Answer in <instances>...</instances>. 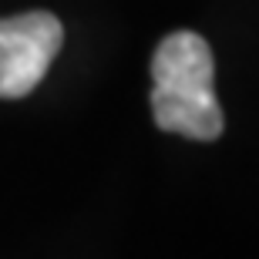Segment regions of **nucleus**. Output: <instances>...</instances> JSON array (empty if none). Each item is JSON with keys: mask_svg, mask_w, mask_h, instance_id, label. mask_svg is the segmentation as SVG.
Masks as SVG:
<instances>
[{"mask_svg": "<svg viewBox=\"0 0 259 259\" xmlns=\"http://www.w3.org/2000/svg\"><path fill=\"white\" fill-rule=\"evenodd\" d=\"M64 27L48 10L0 20V98H27L54 64Z\"/></svg>", "mask_w": 259, "mask_h": 259, "instance_id": "f03ea898", "label": "nucleus"}, {"mask_svg": "<svg viewBox=\"0 0 259 259\" xmlns=\"http://www.w3.org/2000/svg\"><path fill=\"white\" fill-rule=\"evenodd\" d=\"M215 61L205 37L175 30L152 54V118L168 135L192 142H215L226 128L212 88Z\"/></svg>", "mask_w": 259, "mask_h": 259, "instance_id": "f257e3e1", "label": "nucleus"}]
</instances>
